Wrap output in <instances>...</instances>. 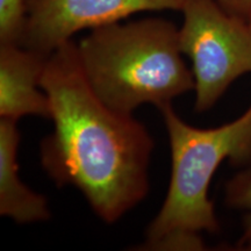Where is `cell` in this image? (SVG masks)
I'll return each mask as SVG.
<instances>
[{"label":"cell","mask_w":251,"mask_h":251,"mask_svg":"<svg viewBox=\"0 0 251 251\" xmlns=\"http://www.w3.org/2000/svg\"><path fill=\"white\" fill-rule=\"evenodd\" d=\"M77 52L91 89L114 111L133 114L143 103L159 109L196 89L181 57L179 29L165 19L96 28L77 43Z\"/></svg>","instance_id":"2"},{"label":"cell","mask_w":251,"mask_h":251,"mask_svg":"<svg viewBox=\"0 0 251 251\" xmlns=\"http://www.w3.org/2000/svg\"><path fill=\"white\" fill-rule=\"evenodd\" d=\"M41 87L54 122L41 143V165L58 187L78 188L100 220L114 224L149 192L151 135L133 114L98 98L72 40L47 57Z\"/></svg>","instance_id":"1"},{"label":"cell","mask_w":251,"mask_h":251,"mask_svg":"<svg viewBox=\"0 0 251 251\" xmlns=\"http://www.w3.org/2000/svg\"><path fill=\"white\" fill-rule=\"evenodd\" d=\"M186 0H26L20 46L43 56L84 29L120 23L141 12L181 11Z\"/></svg>","instance_id":"5"},{"label":"cell","mask_w":251,"mask_h":251,"mask_svg":"<svg viewBox=\"0 0 251 251\" xmlns=\"http://www.w3.org/2000/svg\"><path fill=\"white\" fill-rule=\"evenodd\" d=\"M229 13L246 19L251 14V0H216Z\"/></svg>","instance_id":"10"},{"label":"cell","mask_w":251,"mask_h":251,"mask_svg":"<svg viewBox=\"0 0 251 251\" xmlns=\"http://www.w3.org/2000/svg\"><path fill=\"white\" fill-rule=\"evenodd\" d=\"M244 249H248V250H251V237L248 240V242L244 244Z\"/></svg>","instance_id":"11"},{"label":"cell","mask_w":251,"mask_h":251,"mask_svg":"<svg viewBox=\"0 0 251 251\" xmlns=\"http://www.w3.org/2000/svg\"><path fill=\"white\" fill-rule=\"evenodd\" d=\"M26 23V0H0V45H19Z\"/></svg>","instance_id":"9"},{"label":"cell","mask_w":251,"mask_h":251,"mask_svg":"<svg viewBox=\"0 0 251 251\" xmlns=\"http://www.w3.org/2000/svg\"><path fill=\"white\" fill-rule=\"evenodd\" d=\"M171 149V178L162 208L146 230L142 250H205L200 234L219 230L209 185L225 159L251 163V105L236 120L209 129L188 125L171 105L159 108Z\"/></svg>","instance_id":"3"},{"label":"cell","mask_w":251,"mask_h":251,"mask_svg":"<svg viewBox=\"0 0 251 251\" xmlns=\"http://www.w3.org/2000/svg\"><path fill=\"white\" fill-rule=\"evenodd\" d=\"M248 24H249V26H250V28H251V14H250V17L248 18Z\"/></svg>","instance_id":"12"},{"label":"cell","mask_w":251,"mask_h":251,"mask_svg":"<svg viewBox=\"0 0 251 251\" xmlns=\"http://www.w3.org/2000/svg\"><path fill=\"white\" fill-rule=\"evenodd\" d=\"M179 46L192 63L197 112L211 109L230 84L251 72V28L216 0H186Z\"/></svg>","instance_id":"4"},{"label":"cell","mask_w":251,"mask_h":251,"mask_svg":"<svg viewBox=\"0 0 251 251\" xmlns=\"http://www.w3.org/2000/svg\"><path fill=\"white\" fill-rule=\"evenodd\" d=\"M226 202L234 208L247 211L243 220V235L238 247L242 248L251 237V171L235 176L226 186Z\"/></svg>","instance_id":"8"},{"label":"cell","mask_w":251,"mask_h":251,"mask_svg":"<svg viewBox=\"0 0 251 251\" xmlns=\"http://www.w3.org/2000/svg\"><path fill=\"white\" fill-rule=\"evenodd\" d=\"M48 56L19 45H0V118L51 119L41 77Z\"/></svg>","instance_id":"6"},{"label":"cell","mask_w":251,"mask_h":251,"mask_svg":"<svg viewBox=\"0 0 251 251\" xmlns=\"http://www.w3.org/2000/svg\"><path fill=\"white\" fill-rule=\"evenodd\" d=\"M19 142L17 121L0 118V215L20 225L47 221L51 213L46 197L31 191L19 177Z\"/></svg>","instance_id":"7"}]
</instances>
